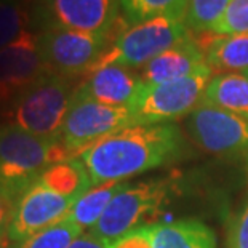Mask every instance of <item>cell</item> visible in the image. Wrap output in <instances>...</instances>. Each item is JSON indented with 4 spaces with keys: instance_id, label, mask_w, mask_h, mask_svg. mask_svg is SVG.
<instances>
[{
    "instance_id": "cell-1",
    "label": "cell",
    "mask_w": 248,
    "mask_h": 248,
    "mask_svg": "<svg viewBox=\"0 0 248 248\" xmlns=\"http://www.w3.org/2000/svg\"><path fill=\"white\" fill-rule=\"evenodd\" d=\"M186 154V140L176 124L135 125L99 140L78 159L92 186L122 183L154 168L171 165Z\"/></svg>"
},
{
    "instance_id": "cell-2",
    "label": "cell",
    "mask_w": 248,
    "mask_h": 248,
    "mask_svg": "<svg viewBox=\"0 0 248 248\" xmlns=\"http://www.w3.org/2000/svg\"><path fill=\"white\" fill-rule=\"evenodd\" d=\"M61 138H46L7 124L0 126V184L19 199L46 168L69 160Z\"/></svg>"
},
{
    "instance_id": "cell-3",
    "label": "cell",
    "mask_w": 248,
    "mask_h": 248,
    "mask_svg": "<svg viewBox=\"0 0 248 248\" xmlns=\"http://www.w3.org/2000/svg\"><path fill=\"white\" fill-rule=\"evenodd\" d=\"M69 77L45 72L10 103V124L46 138H60L72 94Z\"/></svg>"
},
{
    "instance_id": "cell-4",
    "label": "cell",
    "mask_w": 248,
    "mask_h": 248,
    "mask_svg": "<svg viewBox=\"0 0 248 248\" xmlns=\"http://www.w3.org/2000/svg\"><path fill=\"white\" fill-rule=\"evenodd\" d=\"M191 35L184 18L160 16L131 24L112 37L109 48L94 69L106 64H120L130 69H141L165 50ZM93 69V71H94Z\"/></svg>"
},
{
    "instance_id": "cell-5",
    "label": "cell",
    "mask_w": 248,
    "mask_h": 248,
    "mask_svg": "<svg viewBox=\"0 0 248 248\" xmlns=\"http://www.w3.org/2000/svg\"><path fill=\"white\" fill-rule=\"evenodd\" d=\"M135 125L138 124L128 108L99 103L88 96L78 85L72 94L60 138L69 154L77 159L96 141Z\"/></svg>"
},
{
    "instance_id": "cell-6",
    "label": "cell",
    "mask_w": 248,
    "mask_h": 248,
    "mask_svg": "<svg viewBox=\"0 0 248 248\" xmlns=\"http://www.w3.org/2000/svg\"><path fill=\"white\" fill-rule=\"evenodd\" d=\"M213 69L205 66L194 76L175 82L155 83L141 88L130 110L138 125L173 124L189 115L200 104L203 92L212 80Z\"/></svg>"
},
{
    "instance_id": "cell-7",
    "label": "cell",
    "mask_w": 248,
    "mask_h": 248,
    "mask_svg": "<svg viewBox=\"0 0 248 248\" xmlns=\"http://www.w3.org/2000/svg\"><path fill=\"white\" fill-rule=\"evenodd\" d=\"M171 184L170 179L162 178L147 179L133 186L128 184L112 199L99 221L90 229V234L106 244L128 234L130 231L138 228L142 219L159 212L168 200Z\"/></svg>"
},
{
    "instance_id": "cell-8",
    "label": "cell",
    "mask_w": 248,
    "mask_h": 248,
    "mask_svg": "<svg viewBox=\"0 0 248 248\" xmlns=\"http://www.w3.org/2000/svg\"><path fill=\"white\" fill-rule=\"evenodd\" d=\"M112 32V31H110ZM109 34H85L77 31L48 28L35 34L37 48L46 69L64 77L92 72L109 48Z\"/></svg>"
},
{
    "instance_id": "cell-9",
    "label": "cell",
    "mask_w": 248,
    "mask_h": 248,
    "mask_svg": "<svg viewBox=\"0 0 248 248\" xmlns=\"http://www.w3.org/2000/svg\"><path fill=\"white\" fill-rule=\"evenodd\" d=\"M120 0H37L31 18L39 31L60 28L85 34H109L119 23Z\"/></svg>"
},
{
    "instance_id": "cell-10",
    "label": "cell",
    "mask_w": 248,
    "mask_h": 248,
    "mask_svg": "<svg viewBox=\"0 0 248 248\" xmlns=\"http://www.w3.org/2000/svg\"><path fill=\"white\" fill-rule=\"evenodd\" d=\"M186 135L205 152L216 155H237L248 152V120L200 103L184 122Z\"/></svg>"
},
{
    "instance_id": "cell-11",
    "label": "cell",
    "mask_w": 248,
    "mask_h": 248,
    "mask_svg": "<svg viewBox=\"0 0 248 248\" xmlns=\"http://www.w3.org/2000/svg\"><path fill=\"white\" fill-rule=\"evenodd\" d=\"M76 202L77 200L62 197L35 181L16 200L7 224V237L18 244L29 239L48 226L60 223Z\"/></svg>"
},
{
    "instance_id": "cell-12",
    "label": "cell",
    "mask_w": 248,
    "mask_h": 248,
    "mask_svg": "<svg viewBox=\"0 0 248 248\" xmlns=\"http://www.w3.org/2000/svg\"><path fill=\"white\" fill-rule=\"evenodd\" d=\"M46 69L37 48L35 34L26 32L0 50V104L12 99L44 76Z\"/></svg>"
},
{
    "instance_id": "cell-13",
    "label": "cell",
    "mask_w": 248,
    "mask_h": 248,
    "mask_svg": "<svg viewBox=\"0 0 248 248\" xmlns=\"http://www.w3.org/2000/svg\"><path fill=\"white\" fill-rule=\"evenodd\" d=\"M207 64L205 51L192 37L178 42L140 69V76L146 85L175 82L191 77Z\"/></svg>"
},
{
    "instance_id": "cell-14",
    "label": "cell",
    "mask_w": 248,
    "mask_h": 248,
    "mask_svg": "<svg viewBox=\"0 0 248 248\" xmlns=\"http://www.w3.org/2000/svg\"><path fill=\"white\" fill-rule=\"evenodd\" d=\"M88 96L115 108H131L144 82L140 74L120 64H106L90 72L80 85Z\"/></svg>"
},
{
    "instance_id": "cell-15",
    "label": "cell",
    "mask_w": 248,
    "mask_h": 248,
    "mask_svg": "<svg viewBox=\"0 0 248 248\" xmlns=\"http://www.w3.org/2000/svg\"><path fill=\"white\" fill-rule=\"evenodd\" d=\"M147 232L152 248H216L218 244L213 229L192 218L151 224Z\"/></svg>"
},
{
    "instance_id": "cell-16",
    "label": "cell",
    "mask_w": 248,
    "mask_h": 248,
    "mask_svg": "<svg viewBox=\"0 0 248 248\" xmlns=\"http://www.w3.org/2000/svg\"><path fill=\"white\" fill-rule=\"evenodd\" d=\"M200 103L212 104L248 120V76L229 72L212 77Z\"/></svg>"
},
{
    "instance_id": "cell-17",
    "label": "cell",
    "mask_w": 248,
    "mask_h": 248,
    "mask_svg": "<svg viewBox=\"0 0 248 248\" xmlns=\"http://www.w3.org/2000/svg\"><path fill=\"white\" fill-rule=\"evenodd\" d=\"M200 45L212 69L242 74L248 71V32L213 35Z\"/></svg>"
},
{
    "instance_id": "cell-18",
    "label": "cell",
    "mask_w": 248,
    "mask_h": 248,
    "mask_svg": "<svg viewBox=\"0 0 248 248\" xmlns=\"http://www.w3.org/2000/svg\"><path fill=\"white\" fill-rule=\"evenodd\" d=\"M37 183L62 197L74 200H78L93 187L87 168L78 157L50 165L39 176Z\"/></svg>"
},
{
    "instance_id": "cell-19",
    "label": "cell",
    "mask_w": 248,
    "mask_h": 248,
    "mask_svg": "<svg viewBox=\"0 0 248 248\" xmlns=\"http://www.w3.org/2000/svg\"><path fill=\"white\" fill-rule=\"evenodd\" d=\"M128 186V183H104L99 186H93L88 192H85L76 203L72 205L64 218L66 221L80 226L82 229H92L103 216L104 210L112 202V199L119 192Z\"/></svg>"
},
{
    "instance_id": "cell-20",
    "label": "cell",
    "mask_w": 248,
    "mask_h": 248,
    "mask_svg": "<svg viewBox=\"0 0 248 248\" xmlns=\"http://www.w3.org/2000/svg\"><path fill=\"white\" fill-rule=\"evenodd\" d=\"M189 0H120L125 18L131 24L160 16L184 18Z\"/></svg>"
},
{
    "instance_id": "cell-21",
    "label": "cell",
    "mask_w": 248,
    "mask_h": 248,
    "mask_svg": "<svg viewBox=\"0 0 248 248\" xmlns=\"http://www.w3.org/2000/svg\"><path fill=\"white\" fill-rule=\"evenodd\" d=\"M83 234L80 226L61 219L44 231L19 242L18 248H71V245Z\"/></svg>"
},
{
    "instance_id": "cell-22",
    "label": "cell",
    "mask_w": 248,
    "mask_h": 248,
    "mask_svg": "<svg viewBox=\"0 0 248 248\" xmlns=\"http://www.w3.org/2000/svg\"><path fill=\"white\" fill-rule=\"evenodd\" d=\"M32 18L28 7L0 0V50L31 31Z\"/></svg>"
},
{
    "instance_id": "cell-23",
    "label": "cell",
    "mask_w": 248,
    "mask_h": 248,
    "mask_svg": "<svg viewBox=\"0 0 248 248\" xmlns=\"http://www.w3.org/2000/svg\"><path fill=\"white\" fill-rule=\"evenodd\" d=\"M232 0H189L186 24L189 29L202 32L208 31L224 15Z\"/></svg>"
},
{
    "instance_id": "cell-24",
    "label": "cell",
    "mask_w": 248,
    "mask_h": 248,
    "mask_svg": "<svg viewBox=\"0 0 248 248\" xmlns=\"http://www.w3.org/2000/svg\"><path fill=\"white\" fill-rule=\"evenodd\" d=\"M215 35L248 32V0H232L228 10L208 29Z\"/></svg>"
},
{
    "instance_id": "cell-25",
    "label": "cell",
    "mask_w": 248,
    "mask_h": 248,
    "mask_svg": "<svg viewBox=\"0 0 248 248\" xmlns=\"http://www.w3.org/2000/svg\"><path fill=\"white\" fill-rule=\"evenodd\" d=\"M226 248H248V199L231 219Z\"/></svg>"
},
{
    "instance_id": "cell-26",
    "label": "cell",
    "mask_w": 248,
    "mask_h": 248,
    "mask_svg": "<svg viewBox=\"0 0 248 248\" xmlns=\"http://www.w3.org/2000/svg\"><path fill=\"white\" fill-rule=\"evenodd\" d=\"M108 245L109 248H152V242L147 232V226H140Z\"/></svg>"
},
{
    "instance_id": "cell-27",
    "label": "cell",
    "mask_w": 248,
    "mask_h": 248,
    "mask_svg": "<svg viewBox=\"0 0 248 248\" xmlns=\"http://www.w3.org/2000/svg\"><path fill=\"white\" fill-rule=\"evenodd\" d=\"M16 197L8 191L7 187H3L0 184V229H3V224L7 223L10 218H12V213L15 210V205H16Z\"/></svg>"
},
{
    "instance_id": "cell-28",
    "label": "cell",
    "mask_w": 248,
    "mask_h": 248,
    "mask_svg": "<svg viewBox=\"0 0 248 248\" xmlns=\"http://www.w3.org/2000/svg\"><path fill=\"white\" fill-rule=\"evenodd\" d=\"M71 248H109V245L101 239H98V237H94L93 234L87 232V234H82L78 237L71 245Z\"/></svg>"
},
{
    "instance_id": "cell-29",
    "label": "cell",
    "mask_w": 248,
    "mask_h": 248,
    "mask_svg": "<svg viewBox=\"0 0 248 248\" xmlns=\"http://www.w3.org/2000/svg\"><path fill=\"white\" fill-rule=\"evenodd\" d=\"M5 2L16 3V5H21V7H28L29 8V5H34L37 0H5Z\"/></svg>"
},
{
    "instance_id": "cell-30",
    "label": "cell",
    "mask_w": 248,
    "mask_h": 248,
    "mask_svg": "<svg viewBox=\"0 0 248 248\" xmlns=\"http://www.w3.org/2000/svg\"><path fill=\"white\" fill-rule=\"evenodd\" d=\"M3 231H7V228H5V229H0V242H2V235H3Z\"/></svg>"
},
{
    "instance_id": "cell-31",
    "label": "cell",
    "mask_w": 248,
    "mask_h": 248,
    "mask_svg": "<svg viewBox=\"0 0 248 248\" xmlns=\"http://www.w3.org/2000/svg\"><path fill=\"white\" fill-rule=\"evenodd\" d=\"M244 74H245V76H248V71H247V72H244Z\"/></svg>"
},
{
    "instance_id": "cell-32",
    "label": "cell",
    "mask_w": 248,
    "mask_h": 248,
    "mask_svg": "<svg viewBox=\"0 0 248 248\" xmlns=\"http://www.w3.org/2000/svg\"><path fill=\"white\" fill-rule=\"evenodd\" d=\"M247 170H248V162H247Z\"/></svg>"
}]
</instances>
